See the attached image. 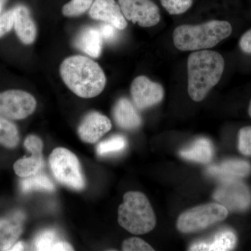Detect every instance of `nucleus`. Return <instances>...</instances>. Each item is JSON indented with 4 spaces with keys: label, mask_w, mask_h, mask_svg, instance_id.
<instances>
[{
    "label": "nucleus",
    "mask_w": 251,
    "mask_h": 251,
    "mask_svg": "<svg viewBox=\"0 0 251 251\" xmlns=\"http://www.w3.org/2000/svg\"><path fill=\"white\" fill-rule=\"evenodd\" d=\"M21 190L23 193H29L34 190L43 191H54L53 183L44 174L31 175L24 178L21 182Z\"/></svg>",
    "instance_id": "obj_22"
},
{
    "label": "nucleus",
    "mask_w": 251,
    "mask_h": 251,
    "mask_svg": "<svg viewBox=\"0 0 251 251\" xmlns=\"http://www.w3.org/2000/svg\"><path fill=\"white\" fill-rule=\"evenodd\" d=\"M74 44L75 48L87 55L98 58L101 54L103 37L99 29L85 27L77 33Z\"/></svg>",
    "instance_id": "obj_17"
},
{
    "label": "nucleus",
    "mask_w": 251,
    "mask_h": 251,
    "mask_svg": "<svg viewBox=\"0 0 251 251\" xmlns=\"http://www.w3.org/2000/svg\"><path fill=\"white\" fill-rule=\"evenodd\" d=\"M224 57L215 51L201 50L188 59V92L192 100L200 102L217 85L224 72Z\"/></svg>",
    "instance_id": "obj_2"
},
{
    "label": "nucleus",
    "mask_w": 251,
    "mask_h": 251,
    "mask_svg": "<svg viewBox=\"0 0 251 251\" xmlns=\"http://www.w3.org/2000/svg\"><path fill=\"white\" fill-rule=\"evenodd\" d=\"M238 148L244 156H251V126H246L239 130Z\"/></svg>",
    "instance_id": "obj_27"
},
{
    "label": "nucleus",
    "mask_w": 251,
    "mask_h": 251,
    "mask_svg": "<svg viewBox=\"0 0 251 251\" xmlns=\"http://www.w3.org/2000/svg\"><path fill=\"white\" fill-rule=\"evenodd\" d=\"M162 6L171 15L184 14L191 7L193 0H160Z\"/></svg>",
    "instance_id": "obj_26"
},
{
    "label": "nucleus",
    "mask_w": 251,
    "mask_h": 251,
    "mask_svg": "<svg viewBox=\"0 0 251 251\" xmlns=\"http://www.w3.org/2000/svg\"><path fill=\"white\" fill-rule=\"evenodd\" d=\"M25 214L15 211L11 215L0 218V250L10 251L22 234Z\"/></svg>",
    "instance_id": "obj_14"
},
{
    "label": "nucleus",
    "mask_w": 251,
    "mask_h": 251,
    "mask_svg": "<svg viewBox=\"0 0 251 251\" xmlns=\"http://www.w3.org/2000/svg\"><path fill=\"white\" fill-rule=\"evenodd\" d=\"M20 141L17 126L9 119L0 116V145L7 148H15Z\"/></svg>",
    "instance_id": "obj_21"
},
{
    "label": "nucleus",
    "mask_w": 251,
    "mask_h": 251,
    "mask_svg": "<svg viewBox=\"0 0 251 251\" xmlns=\"http://www.w3.org/2000/svg\"><path fill=\"white\" fill-rule=\"evenodd\" d=\"M61 77L65 85L81 98L97 97L105 88L106 77L101 67L85 56L67 57L59 68Z\"/></svg>",
    "instance_id": "obj_1"
},
{
    "label": "nucleus",
    "mask_w": 251,
    "mask_h": 251,
    "mask_svg": "<svg viewBox=\"0 0 251 251\" xmlns=\"http://www.w3.org/2000/svg\"><path fill=\"white\" fill-rule=\"evenodd\" d=\"M74 249L69 243L59 240L54 246V251H73Z\"/></svg>",
    "instance_id": "obj_32"
},
{
    "label": "nucleus",
    "mask_w": 251,
    "mask_h": 251,
    "mask_svg": "<svg viewBox=\"0 0 251 251\" xmlns=\"http://www.w3.org/2000/svg\"><path fill=\"white\" fill-rule=\"evenodd\" d=\"M24 146L31 152V156L18 160L14 166L16 174L23 178L37 174L44 166L42 140L36 135H30L25 140Z\"/></svg>",
    "instance_id": "obj_11"
},
{
    "label": "nucleus",
    "mask_w": 251,
    "mask_h": 251,
    "mask_svg": "<svg viewBox=\"0 0 251 251\" xmlns=\"http://www.w3.org/2000/svg\"><path fill=\"white\" fill-rule=\"evenodd\" d=\"M123 200L118 209L119 224L130 233L138 235L153 230L156 224V216L145 195L130 191L125 193Z\"/></svg>",
    "instance_id": "obj_4"
},
{
    "label": "nucleus",
    "mask_w": 251,
    "mask_h": 251,
    "mask_svg": "<svg viewBox=\"0 0 251 251\" xmlns=\"http://www.w3.org/2000/svg\"><path fill=\"white\" fill-rule=\"evenodd\" d=\"M59 241L57 232L53 229L42 231L34 240V247L36 251H53L54 246Z\"/></svg>",
    "instance_id": "obj_24"
},
{
    "label": "nucleus",
    "mask_w": 251,
    "mask_h": 251,
    "mask_svg": "<svg viewBox=\"0 0 251 251\" xmlns=\"http://www.w3.org/2000/svg\"><path fill=\"white\" fill-rule=\"evenodd\" d=\"M213 197L231 211L247 210L251 204L250 191L240 179H222Z\"/></svg>",
    "instance_id": "obj_7"
},
{
    "label": "nucleus",
    "mask_w": 251,
    "mask_h": 251,
    "mask_svg": "<svg viewBox=\"0 0 251 251\" xmlns=\"http://www.w3.org/2000/svg\"><path fill=\"white\" fill-rule=\"evenodd\" d=\"M249 115H250V117H251V100L250 104H249Z\"/></svg>",
    "instance_id": "obj_35"
},
{
    "label": "nucleus",
    "mask_w": 251,
    "mask_h": 251,
    "mask_svg": "<svg viewBox=\"0 0 251 251\" xmlns=\"http://www.w3.org/2000/svg\"><path fill=\"white\" fill-rule=\"evenodd\" d=\"M112 128L110 120L98 112H91L82 119L77 133L82 141L95 143Z\"/></svg>",
    "instance_id": "obj_12"
},
{
    "label": "nucleus",
    "mask_w": 251,
    "mask_h": 251,
    "mask_svg": "<svg viewBox=\"0 0 251 251\" xmlns=\"http://www.w3.org/2000/svg\"><path fill=\"white\" fill-rule=\"evenodd\" d=\"M232 27L227 21H211L198 25L179 26L173 33V42L182 51L210 49L232 34Z\"/></svg>",
    "instance_id": "obj_3"
},
{
    "label": "nucleus",
    "mask_w": 251,
    "mask_h": 251,
    "mask_svg": "<svg viewBox=\"0 0 251 251\" xmlns=\"http://www.w3.org/2000/svg\"><path fill=\"white\" fill-rule=\"evenodd\" d=\"M25 249V246L23 242H18L14 244L12 247L11 248L10 251H23Z\"/></svg>",
    "instance_id": "obj_33"
},
{
    "label": "nucleus",
    "mask_w": 251,
    "mask_h": 251,
    "mask_svg": "<svg viewBox=\"0 0 251 251\" xmlns=\"http://www.w3.org/2000/svg\"><path fill=\"white\" fill-rule=\"evenodd\" d=\"M92 19L112 25L119 30L127 27L126 18L115 0H94L90 9Z\"/></svg>",
    "instance_id": "obj_13"
},
{
    "label": "nucleus",
    "mask_w": 251,
    "mask_h": 251,
    "mask_svg": "<svg viewBox=\"0 0 251 251\" xmlns=\"http://www.w3.org/2000/svg\"><path fill=\"white\" fill-rule=\"evenodd\" d=\"M237 244V236L230 229H224L215 234L212 239L196 242L188 250L193 251H231Z\"/></svg>",
    "instance_id": "obj_19"
},
{
    "label": "nucleus",
    "mask_w": 251,
    "mask_h": 251,
    "mask_svg": "<svg viewBox=\"0 0 251 251\" xmlns=\"http://www.w3.org/2000/svg\"><path fill=\"white\" fill-rule=\"evenodd\" d=\"M127 147L126 139L120 135H115L108 139L100 142L97 145L99 156H105L122 152Z\"/></svg>",
    "instance_id": "obj_23"
},
{
    "label": "nucleus",
    "mask_w": 251,
    "mask_h": 251,
    "mask_svg": "<svg viewBox=\"0 0 251 251\" xmlns=\"http://www.w3.org/2000/svg\"><path fill=\"white\" fill-rule=\"evenodd\" d=\"M115 121L120 128L125 130H134L139 128L142 118L136 107L128 99H119L113 108Z\"/></svg>",
    "instance_id": "obj_16"
},
{
    "label": "nucleus",
    "mask_w": 251,
    "mask_h": 251,
    "mask_svg": "<svg viewBox=\"0 0 251 251\" xmlns=\"http://www.w3.org/2000/svg\"><path fill=\"white\" fill-rule=\"evenodd\" d=\"M206 172L209 175L222 179H240L251 174V166L244 160L228 159L221 164L209 166Z\"/></svg>",
    "instance_id": "obj_18"
},
{
    "label": "nucleus",
    "mask_w": 251,
    "mask_h": 251,
    "mask_svg": "<svg viewBox=\"0 0 251 251\" xmlns=\"http://www.w3.org/2000/svg\"><path fill=\"white\" fill-rule=\"evenodd\" d=\"M50 167L58 182L75 190L85 187L80 162L72 151L63 148L54 149L49 157Z\"/></svg>",
    "instance_id": "obj_6"
},
{
    "label": "nucleus",
    "mask_w": 251,
    "mask_h": 251,
    "mask_svg": "<svg viewBox=\"0 0 251 251\" xmlns=\"http://www.w3.org/2000/svg\"><path fill=\"white\" fill-rule=\"evenodd\" d=\"M130 94L135 106L145 110L159 103L164 97V90L160 84L140 75L132 82Z\"/></svg>",
    "instance_id": "obj_10"
},
{
    "label": "nucleus",
    "mask_w": 251,
    "mask_h": 251,
    "mask_svg": "<svg viewBox=\"0 0 251 251\" xmlns=\"http://www.w3.org/2000/svg\"><path fill=\"white\" fill-rule=\"evenodd\" d=\"M36 100L23 90H8L0 93V116L9 120L25 119L35 110Z\"/></svg>",
    "instance_id": "obj_8"
},
{
    "label": "nucleus",
    "mask_w": 251,
    "mask_h": 251,
    "mask_svg": "<svg viewBox=\"0 0 251 251\" xmlns=\"http://www.w3.org/2000/svg\"><path fill=\"white\" fill-rule=\"evenodd\" d=\"M179 155L188 161L207 163L214 156V147L207 138H198L187 148L181 150Z\"/></svg>",
    "instance_id": "obj_20"
},
{
    "label": "nucleus",
    "mask_w": 251,
    "mask_h": 251,
    "mask_svg": "<svg viewBox=\"0 0 251 251\" xmlns=\"http://www.w3.org/2000/svg\"><path fill=\"white\" fill-rule=\"evenodd\" d=\"M6 1H7V0H0V14H1V11H2Z\"/></svg>",
    "instance_id": "obj_34"
},
{
    "label": "nucleus",
    "mask_w": 251,
    "mask_h": 251,
    "mask_svg": "<svg viewBox=\"0 0 251 251\" xmlns=\"http://www.w3.org/2000/svg\"><path fill=\"white\" fill-rule=\"evenodd\" d=\"M94 0H71L62 7V14L67 17H76L85 14L92 6Z\"/></svg>",
    "instance_id": "obj_25"
},
{
    "label": "nucleus",
    "mask_w": 251,
    "mask_h": 251,
    "mask_svg": "<svg viewBox=\"0 0 251 251\" xmlns=\"http://www.w3.org/2000/svg\"><path fill=\"white\" fill-rule=\"evenodd\" d=\"M228 210L219 203H207L185 211L176 222L178 230L183 233L197 232L221 222L227 218Z\"/></svg>",
    "instance_id": "obj_5"
},
{
    "label": "nucleus",
    "mask_w": 251,
    "mask_h": 251,
    "mask_svg": "<svg viewBox=\"0 0 251 251\" xmlns=\"http://www.w3.org/2000/svg\"><path fill=\"white\" fill-rule=\"evenodd\" d=\"M126 19L143 27L156 25L161 20L158 6L151 0H118Z\"/></svg>",
    "instance_id": "obj_9"
},
{
    "label": "nucleus",
    "mask_w": 251,
    "mask_h": 251,
    "mask_svg": "<svg viewBox=\"0 0 251 251\" xmlns=\"http://www.w3.org/2000/svg\"><path fill=\"white\" fill-rule=\"evenodd\" d=\"M14 7L0 14V39L14 27Z\"/></svg>",
    "instance_id": "obj_29"
},
{
    "label": "nucleus",
    "mask_w": 251,
    "mask_h": 251,
    "mask_svg": "<svg viewBox=\"0 0 251 251\" xmlns=\"http://www.w3.org/2000/svg\"><path fill=\"white\" fill-rule=\"evenodd\" d=\"M99 29L103 39H105V41L111 42L117 39V29L112 25L105 23V24L101 25Z\"/></svg>",
    "instance_id": "obj_30"
},
{
    "label": "nucleus",
    "mask_w": 251,
    "mask_h": 251,
    "mask_svg": "<svg viewBox=\"0 0 251 251\" xmlns=\"http://www.w3.org/2000/svg\"><path fill=\"white\" fill-rule=\"evenodd\" d=\"M122 250L125 251H153L150 244L138 237L126 239L122 243Z\"/></svg>",
    "instance_id": "obj_28"
},
{
    "label": "nucleus",
    "mask_w": 251,
    "mask_h": 251,
    "mask_svg": "<svg viewBox=\"0 0 251 251\" xmlns=\"http://www.w3.org/2000/svg\"><path fill=\"white\" fill-rule=\"evenodd\" d=\"M14 29L18 39L25 45L35 41L37 29L30 11L27 6L20 4L14 6Z\"/></svg>",
    "instance_id": "obj_15"
},
{
    "label": "nucleus",
    "mask_w": 251,
    "mask_h": 251,
    "mask_svg": "<svg viewBox=\"0 0 251 251\" xmlns=\"http://www.w3.org/2000/svg\"><path fill=\"white\" fill-rule=\"evenodd\" d=\"M239 46L244 52L251 54V29L242 36L239 41Z\"/></svg>",
    "instance_id": "obj_31"
}]
</instances>
